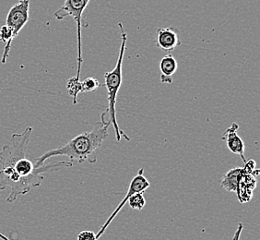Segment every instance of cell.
Returning <instances> with one entry per match:
<instances>
[{"label":"cell","instance_id":"1","mask_svg":"<svg viewBox=\"0 0 260 240\" xmlns=\"http://www.w3.org/2000/svg\"><path fill=\"white\" fill-rule=\"evenodd\" d=\"M32 132L31 127H27L22 133H13L11 145H4L0 151V190L10 189L8 202H14L18 197L27 194L31 188L41 185L45 173L71 167L72 162H54L36 167L26 157L27 147Z\"/></svg>","mask_w":260,"mask_h":240},{"label":"cell","instance_id":"15","mask_svg":"<svg viewBox=\"0 0 260 240\" xmlns=\"http://www.w3.org/2000/svg\"><path fill=\"white\" fill-rule=\"evenodd\" d=\"M77 240H98L97 235L92 231L85 230L80 232L78 235Z\"/></svg>","mask_w":260,"mask_h":240},{"label":"cell","instance_id":"16","mask_svg":"<svg viewBox=\"0 0 260 240\" xmlns=\"http://www.w3.org/2000/svg\"><path fill=\"white\" fill-rule=\"evenodd\" d=\"M243 228H244V225L242 223H239L238 226H237V229L235 231L234 237H233V240H240L241 233H242Z\"/></svg>","mask_w":260,"mask_h":240},{"label":"cell","instance_id":"13","mask_svg":"<svg viewBox=\"0 0 260 240\" xmlns=\"http://www.w3.org/2000/svg\"><path fill=\"white\" fill-rule=\"evenodd\" d=\"M128 204L133 210L141 211L146 205V200L143 192H138L129 198Z\"/></svg>","mask_w":260,"mask_h":240},{"label":"cell","instance_id":"8","mask_svg":"<svg viewBox=\"0 0 260 240\" xmlns=\"http://www.w3.org/2000/svg\"><path fill=\"white\" fill-rule=\"evenodd\" d=\"M181 45L180 36L175 27L159 28L156 32V45L160 50L172 52Z\"/></svg>","mask_w":260,"mask_h":240},{"label":"cell","instance_id":"7","mask_svg":"<svg viewBox=\"0 0 260 240\" xmlns=\"http://www.w3.org/2000/svg\"><path fill=\"white\" fill-rule=\"evenodd\" d=\"M245 169V174L242 176L236 190V194L241 203H245L251 200L253 190L256 187V177L259 175V170L255 168L254 160L246 161Z\"/></svg>","mask_w":260,"mask_h":240},{"label":"cell","instance_id":"12","mask_svg":"<svg viewBox=\"0 0 260 240\" xmlns=\"http://www.w3.org/2000/svg\"><path fill=\"white\" fill-rule=\"evenodd\" d=\"M67 89H68L69 95L73 98V104L76 105L78 103L77 100L78 95L81 93V81L76 77L70 78L67 83Z\"/></svg>","mask_w":260,"mask_h":240},{"label":"cell","instance_id":"4","mask_svg":"<svg viewBox=\"0 0 260 240\" xmlns=\"http://www.w3.org/2000/svg\"><path fill=\"white\" fill-rule=\"evenodd\" d=\"M90 0H65L64 4L59 10L55 12V19L62 20L66 17H72L77 24V35H78V70L77 79L80 80L81 66L83 63L82 57V48H81V30H82V16Z\"/></svg>","mask_w":260,"mask_h":240},{"label":"cell","instance_id":"6","mask_svg":"<svg viewBox=\"0 0 260 240\" xmlns=\"http://www.w3.org/2000/svg\"><path fill=\"white\" fill-rule=\"evenodd\" d=\"M30 0H19L18 3L10 9L7 15L6 25L12 32L13 40L30 19Z\"/></svg>","mask_w":260,"mask_h":240},{"label":"cell","instance_id":"5","mask_svg":"<svg viewBox=\"0 0 260 240\" xmlns=\"http://www.w3.org/2000/svg\"><path fill=\"white\" fill-rule=\"evenodd\" d=\"M150 182L147 180L145 175H144V169L141 168L138 172V175L134 176L133 179L131 180L129 187H128V190H127V192H126V194L124 197V199L121 200L120 203L115 208V211H113V213L111 214L109 218L106 220L105 224L101 227L100 230L98 231V233L96 234L98 239L100 238L102 235L105 234V230L107 229V227L111 225V223L116 217V215H118L119 212L123 209V207L127 202V200H129L130 197L134 195L135 193H138V192H144L145 190H148L150 188Z\"/></svg>","mask_w":260,"mask_h":240},{"label":"cell","instance_id":"9","mask_svg":"<svg viewBox=\"0 0 260 240\" xmlns=\"http://www.w3.org/2000/svg\"><path fill=\"white\" fill-rule=\"evenodd\" d=\"M239 129V126L236 123H233L230 128L226 130L224 134L222 136V139L225 140L228 149L235 155H239L241 159L244 163H246L245 157V143L238 135L237 130Z\"/></svg>","mask_w":260,"mask_h":240},{"label":"cell","instance_id":"11","mask_svg":"<svg viewBox=\"0 0 260 240\" xmlns=\"http://www.w3.org/2000/svg\"><path fill=\"white\" fill-rule=\"evenodd\" d=\"M245 172V167H236L228 171L225 175L222 176L220 181L221 188L229 192H236L239 182Z\"/></svg>","mask_w":260,"mask_h":240},{"label":"cell","instance_id":"3","mask_svg":"<svg viewBox=\"0 0 260 240\" xmlns=\"http://www.w3.org/2000/svg\"><path fill=\"white\" fill-rule=\"evenodd\" d=\"M118 27L121 32V45L118 58L116 61L115 69L112 71L105 73V87L108 93V108L105 111L110 115L109 120L111 121V125H113L115 130V139L117 141H120L122 137L125 138L126 140H130V138L124 133L123 130H120V127L117 123L116 109H115L116 98H117L118 92L120 90L122 80H123V60H124L126 42H127V34L124 29L122 22L118 23Z\"/></svg>","mask_w":260,"mask_h":240},{"label":"cell","instance_id":"10","mask_svg":"<svg viewBox=\"0 0 260 240\" xmlns=\"http://www.w3.org/2000/svg\"><path fill=\"white\" fill-rule=\"evenodd\" d=\"M178 69L177 61L172 54H167L160 60V81L162 83L171 84L173 82V76Z\"/></svg>","mask_w":260,"mask_h":240},{"label":"cell","instance_id":"17","mask_svg":"<svg viewBox=\"0 0 260 240\" xmlns=\"http://www.w3.org/2000/svg\"><path fill=\"white\" fill-rule=\"evenodd\" d=\"M0 238L2 240H10L5 235H3V234H1V233H0Z\"/></svg>","mask_w":260,"mask_h":240},{"label":"cell","instance_id":"14","mask_svg":"<svg viewBox=\"0 0 260 240\" xmlns=\"http://www.w3.org/2000/svg\"><path fill=\"white\" fill-rule=\"evenodd\" d=\"M100 87L99 81L93 77H89L83 81H81V93H88L97 90Z\"/></svg>","mask_w":260,"mask_h":240},{"label":"cell","instance_id":"2","mask_svg":"<svg viewBox=\"0 0 260 240\" xmlns=\"http://www.w3.org/2000/svg\"><path fill=\"white\" fill-rule=\"evenodd\" d=\"M106 114V111L102 114L101 121L96 122L92 130L80 133V135L76 136L65 145L48 151L41 155L40 157L36 158L35 166L38 167L45 165V161L55 156H67L72 163L78 162L82 164L87 161L90 164H94L97 161L96 151L100 148L103 142L109 136L111 121L105 120Z\"/></svg>","mask_w":260,"mask_h":240}]
</instances>
